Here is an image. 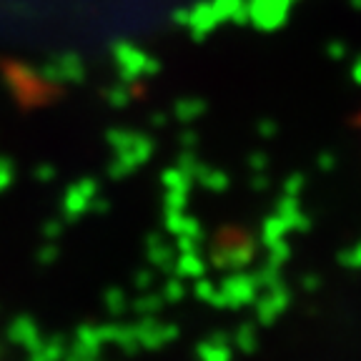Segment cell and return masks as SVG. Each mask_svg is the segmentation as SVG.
Returning a JSON list of instances; mask_svg holds the SVG:
<instances>
[]
</instances>
